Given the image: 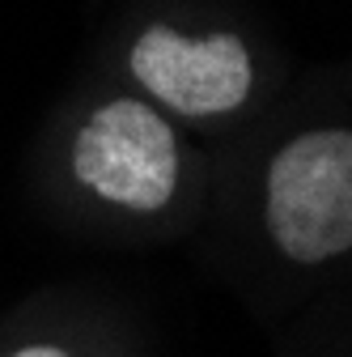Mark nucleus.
<instances>
[{
    "instance_id": "obj_3",
    "label": "nucleus",
    "mask_w": 352,
    "mask_h": 357,
    "mask_svg": "<svg viewBox=\"0 0 352 357\" xmlns=\"http://www.w3.org/2000/svg\"><path fill=\"white\" fill-rule=\"evenodd\" d=\"M131 73L149 94L183 115H221L250 94V52L234 34L183 38L170 26H149L131 47Z\"/></svg>"
},
{
    "instance_id": "obj_4",
    "label": "nucleus",
    "mask_w": 352,
    "mask_h": 357,
    "mask_svg": "<svg viewBox=\"0 0 352 357\" xmlns=\"http://www.w3.org/2000/svg\"><path fill=\"white\" fill-rule=\"evenodd\" d=\"M13 357H68V353H60V349H51V344H30V349H22V353H13Z\"/></svg>"
},
{
    "instance_id": "obj_2",
    "label": "nucleus",
    "mask_w": 352,
    "mask_h": 357,
    "mask_svg": "<svg viewBox=\"0 0 352 357\" xmlns=\"http://www.w3.org/2000/svg\"><path fill=\"white\" fill-rule=\"evenodd\" d=\"M72 170L102 200L153 213L174 196L179 183L174 132L145 102H106L81 128L72 145Z\"/></svg>"
},
{
    "instance_id": "obj_1",
    "label": "nucleus",
    "mask_w": 352,
    "mask_h": 357,
    "mask_svg": "<svg viewBox=\"0 0 352 357\" xmlns=\"http://www.w3.org/2000/svg\"><path fill=\"white\" fill-rule=\"evenodd\" d=\"M268 230L297 264H323L352 247V132H305L276 153Z\"/></svg>"
}]
</instances>
